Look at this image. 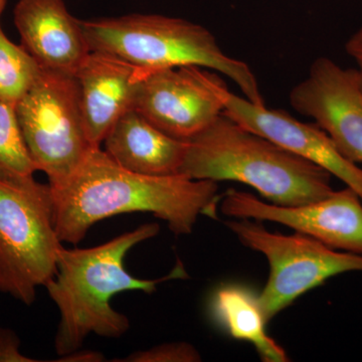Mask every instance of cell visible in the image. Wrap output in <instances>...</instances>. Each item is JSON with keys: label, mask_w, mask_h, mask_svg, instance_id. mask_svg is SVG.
Here are the masks:
<instances>
[{"label": "cell", "mask_w": 362, "mask_h": 362, "mask_svg": "<svg viewBox=\"0 0 362 362\" xmlns=\"http://www.w3.org/2000/svg\"><path fill=\"white\" fill-rule=\"evenodd\" d=\"M220 202L223 216L281 223L331 249L362 256V201L350 187L299 206L267 204L237 189L226 192Z\"/></svg>", "instance_id": "cell-9"}, {"label": "cell", "mask_w": 362, "mask_h": 362, "mask_svg": "<svg viewBox=\"0 0 362 362\" xmlns=\"http://www.w3.org/2000/svg\"><path fill=\"white\" fill-rule=\"evenodd\" d=\"M225 225L244 246L268 259L270 275L258 296L267 323L328 279L349 272L362 273V256L331 249L304 233H273L258 221L247 218H233Z\"/></svg>", "instance_id": "cell-7"}, {"label": "cell", "mask_w": 362, "mask_h": 362, "mask_svg": "<svg viewBox=\"0 0 362 362\" xmlns=\"http://www.w3.org/2000/svg\"><path fill=\"white\" fill-rule=\"evenodd\" d=\"M14 108L37 171L47 176L49 187H59L95 148L86 132L76 76L42 70Z\"/></svg>", "instance_id": "cell-6"}, {"label": "cell", "mask_w": 362, "mask_h": 362, "mask_svg": "<svg viewBox=\"0 0 362 362\" xmlns=\"http://www.w3.org/2000/svg\"><path fill=\"white\" fill-rule=\"evenodd\" d=\"M211 313L230 337L254 345L262 361H289L285 350L267 334L258 296L251 290L239 285L218 288L211 297Z\"/></svg>", "instance_id": "cell-15"}, {"label": "cell", "mask_w": 362, "mask_h": 362, "mask_svg": "<svg viewBox=\"0 0 362 362\" xmlns=\"http://www.w3.org/2000/svg\"><path fill=\"white\" fill-rule=\"evenodd\" d=\"M90 52L113 54L144 70L197 66L223 74L251 103L265 106L259 83L244 62L226 56L201 25L157 14L82 21Z\"/></svg>", "instance_id": "cell-4"}, {"label": "cell", "mask_w": 362, "mask_h": 362, "mask_svg": "<svg viewBox=\"0 0 362 362\" xmlns=\"http://www.w3.org/2000/svg\"><path fill=\"white\" fill-rule=\"evenodd\" d=\"M13 21L21 45L42 70L76 76L90 54L82 21L64 0H18Z\"/></svg>", "instance_id": "cell-12"}, {"label": "cell", "mask_w": 362, "mask_h": 362, "mask_svg": "<svg viewBox=\"0 0 362 362\" xmlns=\"http://www.w3.org/2000/svg\"><path fill=\"white\" fill-rule=\"evenodd\" d=\"M37 171L21 133L16 108L0 101V181L14 187H33Z\"/></svg>", "instance_id": "cell-16"}, {"label": "cell", "mask_w": 362, "mask_h": 362, "mask_svg": "<svg viewBox=\"0 0 362 362\" xmlns=\"http://www.w3.org/2000/svg\"><path fill=\"white\" fill-rule=\"evenodd\" d=\"M289 101L329 136L343 157L362 163V86L356 69L317 59L307 78L290 92Z\"/></svg>", "instance_id": "cell-10"}, {"label": "cell", "mask_w": 362, "mask_h": 362, "mask_svg": "<svg viewBox=\"0 0 362 362\" xmlns=\"http://www.w3.org/2000/svg\"><path fill=\"white\" fill-rule=\"evenodd\" d=\"M218 93L226 115L247 130L325 169L354 190L362 201V168L343 157L329 136L315 123L301 122L287 112L252 104L230 92L223 81Z\"/></svg>", "instance_id": "cell-11"}, {"label": "cell", "mask_w": 362, "mask_h": 362, "mask_svg": "<svg viewBox=\"0 0 362 362\" xmlns=\"http://www.w3.org/2000/svg\"><path fill=\"white\" fill-rule=\"evenodd\" d=\"M105 361L103 354L97 350H75L66 356H59L54 361L62 362H102Z\"/></svg>", "instance_id": "cell-21"}, {"label": "cell", "mask_w": 362, "mask_h": 362, "mask_svg": "<svg viewBox=\"0 0 362 362\" xmlns=\"http://www.w3.org/2000/svg\"><path fill=\"white\" fill-rule=\"evenodd\" d=\"M104 151L138 175H180L187 141L162 132L135 109L126 111L105 136Z\"/></svg>", "instance_id": "cell-14"}, {"label": "cell", "mask_w": 362, "mask_h": 362, "mask_svg": "<svg viewBox=\"0 0 362 362\" xmlns=\"http://www.w3.org/2000/svg\"><path fill=\"white\" fill-rule=\"evenodd\" d=\"M119 362H199L202 356L194 345L187 342H170L152 349L138 350Z\"/></svg>", "instance_id": "cell-18"}, {"label": "cell", "mask_w": 362, "mask_h": 362, "mask_svg": "<svg viewBox=\"0 0 362 362\" xmlns=\"http://www.w3.org/2000/svg\"><path fill=\"white\" fill-rule=\"evenodd\" d=\"M180 175L192 180L237 181L282 206L320 201L333 192L329 173L247 130L225 113L187 140Z\"/></svg>", "instance_id": "cell-3"}, {"label": "cell", "mask_w": 362, "mask_h": 362, "mask_svg": "<svg viewBox=\"0 0 362 362\" xmlns=\"http://www.w3.org/2000/svg\"><path fill=\"white\" fill-rule=\"evenodd\" d=\"M159 230L158 223H145L99 246L59 249L56 275L45 286L59 312L54 337L59 357L82 349L90 334L119 338L129 330V318L112 307L117 294H153L160 283L188 277L180 261L168 275L153 280L135 277L126 270L124 259L128 252L153 239Z\"/></svg>", "instance_id": "cell-2"}, {"label": "cell", "mask_w": 362, "mask_h": 362, "mask_svg": "<svg viewBox=\"0 0 362 362\" xmlns=\"http://www.w3.org/2000/svg\"><path fill=\"white\" fill-rule=\"evenodd\" d=\"M141 70L132 109L165 134L187 141L223 113L216 74L197 66Z\"/></svg>", "instance_id": "cell-8"}, {"label": "cell", "mask_w": 362, "mask_h": 362, "mask_svg": "<svg viewBox=\"0 0 362 362\" xmlns=\"http://www.w3.org/2000/svg\"><path fill=\"white\" fill-rule=\"evenodd\" d=\"M142 70L113 54L90 52L77 78L88 139L95 148L116 121L133 108Z\"/></svg>", "instance_id": "cell-13"}, {"label": "cell", "mask_w": 362, "mask_h": 362, "mask_svg": "<svg viewBox=\"0 0 362 362\" xmlns=\"http://www.w3.org/2000/svg\"><path fill=\"white\" fill-rule=\"evenodd\" d=\"M62 247L49 185L0 181V292L30 306L56 275Z\"/></svg>", "instance_id": "cell-5"}, {"label": "cell", "mask_w": 362, "mask_h": 362, "mask_svg": "<svg viewBox=\"0 0 362 362\" xmlns=\"http://www.w3.org/2000/svg\"><path fill=\"white\" fill-rule=\"evenodd\" d=\"M345 51L356 62L357 75L362 86V26L357 30L345 44Z\"/></svg>", "instance_id": "cell-20"}, {"label": "cell", "mask_w": 362, "mask_h": 362, "mask_svg": "<svg viewBox=\"0 0 362 362\" xmlns=\"http://www.w3.org/2000/svg\"><path fill=\"white\" fill-rule=\"evenodd\" d=\"M8 0H0V101L16 107L39 78L42 69L25 51L2 30V14Z\"/></svg>", "instance_id": "cell-17"}, {"label": "cell", "mask_w": 362, "mask_h": 362, "mask_svg": "<svg viewBox=\"0 0 362 362\" xmlns=\"http://www.w3.org/2000/svg\"><path fill=\"white\" fill-rule=\"evenodd\" d=\"M51 189L59 239L74 246L99 221L124 214H152L175 235H189L199 216H216L221 201L216 181L138 175L101 147L90 150L77 171Z\"/></svg>", "instance_id": "cell-1"}, {"label": "cell", "mask_w": 362, "mask_h": 362, "mask_svg": "<svg viewBox=\"0 0 362 362\" xmlns=\"http://www.w3.org/2000/svg\"><path fill=\"white\" fill-rule=\"evenodd\" d=\"M18 335L9 328L0 326V362H37L21 351Z\"/></svg>", "instance_id": "cell-19"}]
</instances>
